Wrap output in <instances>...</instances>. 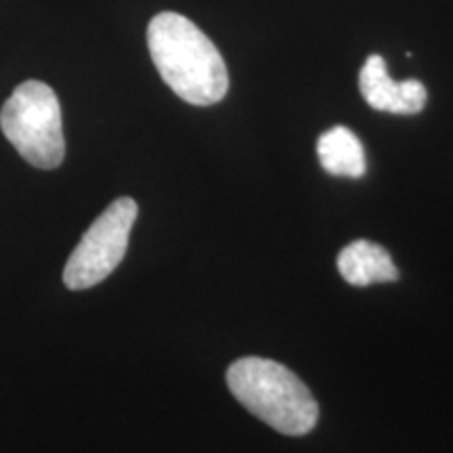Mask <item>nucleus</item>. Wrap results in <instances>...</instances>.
I'll return each instance as SVG.
<instances>
[{"label":"nucleus","instance_id":"obj_1","mask_svg":"<svg viewBox=\"0 0 453 453\" xmlns=\"http://www.w3.org/2000/svg\"><path fill=\"white\" fill-rule=\"evenodd\" d=\"M147 47L162 81L191 105H214L229 90L223 55L185 15L164 11L147 26Z\"/></svg>","mask_w":453,"mask_h":453},{"label":"nucleus","instance_id":"obj_2","mask_svg":"<svg viewBox=\"0 0 453 453\" xmlns=\"http://www.w3.org/2000/svg\"><path fill=\"white\" fill-rule=\"evenodd\" d=\"M226 387L252 416L288 437L311 433L319 418L307 384L273 359L242 357L226 370Z\"/></svg>","mask_w":453,"mask_h":453},{"label":"nucleus","instance_id":"obj_3","mask_svg":"<svg viewBox=\"0 0 453 453\" xmlns=\"http://www.w3.org/2000/svg\"><path fill=\"white\" fill-rule=\"evenodd\" d=\"M0 128L27 164L53 170L65 157L64 120L55 90L41 81H26L0 110Z\"/></svg>","mask_w":453,"mask_h":453},{"label":"nucleus","instance_id":"obj_4","mask_svg":"<svg viewBox=\"0 0 453 453\" xmlns=\"http://www.w3.org/2000/svg\"><path fill=\"white\" fill-rule=\"evenodd\" d=\"M139 206L133 197H118L88 226L65 263L64 283L70 290H87L113 273L128 250Z\"/></svg>","mask_w":453,"mask_h":453},{"label":"nucleus","instance_id":"obj_5","mask_svg":"<svg viewBox=\"0 0 453 453\" xmlns=\"http://www.w3.org/2000/svg\"><path fill=\"white\" fill-rule=\"evenodd\" d=\"M359 90L365 104L378 111L413 116L426 105V88L420 81L395 82L388 76L387 61L380 55H370L359 73Z\"/></svg>","mask_w":453,"mask_h":453},{"label":"nucleus","instance_id":"obj_6","mask_svg":"<svg viewBox=\"0 0 453 453\" xmlns=\"http://www.w3.org/2000/svg\"><path fill=\"white\" fill-rule=\"evenodd\" d=\"M338 271L342 280L355 288L399 280L393 258L387 248L370 240H357L338 254Z\"/></svg>","mask_w":453,"mask_h":453},{"label":"nucleus","instance_id":"obj_7","mask_svg":"<svg viewBox=\"0 0 453 453\" xmlns=\"http://www.w3.org/2000/svg\"><path fill=\"white\" fill-rule=\"evenodd\" d=\"M317 157L332 177L359 179L367 168L364 145L347 127H334L317 139Z\"/></svg>","mask_w":453,"mask_h":453}]
</instances>
